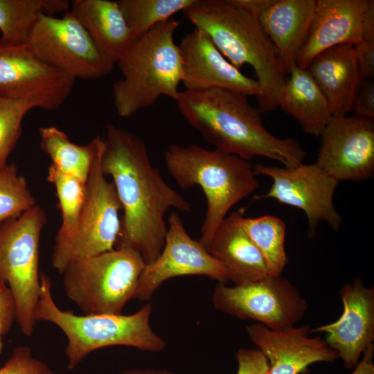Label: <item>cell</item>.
<instances>
[{
    "label": "cell",
    "instance_id": "6da1fadb",
    "mask_svg": "<svg viewBox=\"0 0 374 374\" xmlns=\"http://www.w3.org/2000/svg\"><path fill=\"white\" fill-rule=\"evenodd\" d=\"M104 141L101 168L112 177L123 211L114 248L132 249L148 265L163 248L168 211L189 212L191 205L152 166L146 145L138 136L108 124Z\"/></svg>",
    "mask_w": 374,
    "mask_h": 374
},
{
    "label": "cell",
    "instance_id": "7a4b0ae2",
    "mask_svg": "<svg viewBox=\"0 0 374 374\" xmlns=\"http://www.w3.org/2000/svg\"><path fill=\"white\" fill-rule=\"evenodd\" d=\"M176 103L188 125L216 150L249 161L264 157L287 168L303 163L305 152L299 143L271 134L246 95L218 88L185 89Z\"/></svg>",
    "mask_w": 374,
    "mask_h": 374
},
{
    "label": "cell",
    "instance_id": "3957f363",
    "mask_svg": "<svg viewBox=\"0 0 374 374\" xmlns=\"http://www.w3.org/2000/svg\"><path fill=\"white\" fill-rule=\"evenodd\" d=\"M183 13L195 28L208 35L233 66L239 69L245 64L251 66L261 89L256 97L259 112L277 108L285 75L258 20L229 0H195Z\"/></svg>",
    "mask_w": 374,
    "mask_h": 374
},
{
    "label": "cell",
    "instance_id": "277c9868",
    "mask_svg": "<svg viewBox=\"0 0 374 374\" xmlns=\"http://www.w3.org/2000/svg\"><path fill=\"white\" fill-rule=\"evenodd\" d=\"M164 161L180 188L197 186L205 195L207 208L198 240L205 249L230 209L260 187L250 161L216 149L172 144Z\"/></svg>",
    "mask_w": 374,
    "mask_h": 374
},
{
    "label": "cell",
    "instance_id": "5b68a950",
    "mask_svg": "<svg viewBox=\"0 0 374 374\" xmlns=\"http://www.w3.org/2000/svg\"><path fill=\"white\" fill-rule=\"evenodd\" d=\"M178 26L172 18L157 25L116 63L122 77L112 84V93L121 117L134 116L161 96L177 99L183 78L180 51L174 40Z\"/></svg>",
    "mask_w": 374,
    "mask_h": 374
},
{
    "label": "cell",
    "instance_id": "8992f818",
    "mask_svg": "<svg viewBox=\"0 0 374 374\" xmlns=\"http://www.w3.org/2000/svg\"><path fill=\"white\" fill-rule=\"evenodd\" d=\"M40 283L34 319L53 323L65 335L69 370L75 368L91 352L107 346H124L154 353L166 348L165 340L151 328L150 303L128 315H78L57 306L51 294V281L44 273L40 274Z\"/></svg>",
    "mask_w": 374,
    "mask_h": 374
},
{
    "label": "cell",
    "instance_id": "52a82bcc",
    "mask_svg": "<svg viewBox=\"0 0 374 374\" xmlns=\"http://www.w3.org/2000/svg\"><path fill=\"white\" fill-rule=\"evenodd\" d=\"M145 266L138 252L114 248L72 261L61 274L66 296L84 314H121L135 299Z\"/></svg>",
    "mask_w": 374,
    "mask_h": 374
},
{
    "label": "cell",
    "instance_id": "ba28073f",
    "mask_svg": "<svg viewBox=\"0 0 374 374\" xmlns=\"http://www.w3.org/2000/svg\"><path fill=\"white\" fill-rule=\"evenodd\" d=\"M46 222L44 211L36 204L0 226V276L13 296L16 321L27 337L36 323L34 312L41 289L39 241Z\"/></svg>",
    "mask_w": 374,
    "mask_h": 374
},
{
    "label": "cell",
    "instance_id": "9c48e42d",
    "mask_svg": "<svg viewBox=\"0 0 374 374\" xmlns=\"http://www.w3.org/2000/svg\"><path fill=\"white\" fill-rule=\"evenodd\" d=\"M103 150L90 169L85 200L74 231L66 240L54 243L51 264L60 274L72 261L115 247L121 230L122 206L112 181H107L102 170Z\"/></svg>",
    "mask_w": 374,
    "mask_h": 374
},
{
    "label": "cell",
    "instance_id": "30bf717a",
    "mask_svg": "<svg viewBox=\"0 0 374 374\" xmlns=\"http://www.w3.org/2000/svg\"><path fill=\"white\" fill-rule=\"evenodd\" d=\"M63 14L60 17L41 15L26 45L40 61L75 80H96L109 75L114 65L72 14Z\"/></svg>",
    "mask_w": 374,
    "mask_h": 374
},
{
    "label": "cell",
    "instance_id": "8fae6325",
    "mask_svg": "<svg viewBox=\"0 0 374 374\" xmlns=\"http://www.w3.org/2000/svg\"><path fill=\"white\" fill-rule=\"evenodd\" d=\"M212 301L217 310L273 330L295 326L308 307L297 288L282 275L233 286L218 283Z\"/></svg>",
    "mask_w": 374,
    "mask_h": 374
},
{
    "label": "cell",
    "instance_id": "7c38bea8",
    "mask_svg": "<svg viewBox=\"0 0 374 374\" xmlns=\"http://www.w3.org/2000/svg\"><path fill=\"white\" fill-rule=\"evenodd\" d=\"M253 170L256 176L265 175L272 179L268 192L257 199H274L302 210L307 217L310 233L314 231L321 221L335 231L339 229L341 217L333 203L339 182L316 163H302L291 168L259 163L253 166Z\"/></svg>",
    "mask_w": 374,
    "mask_h": 374
},
{
    "label": "cell",
    "instance_id": "4fadbf2b",
    "mask_svg": "<svg viewBox=\"0 0 374 374\" xmlns=\"http://www.w3.org/2000/svg\"><path fill=\"white\" fill-rule=\"evenodd\" d=\"M192 275L205 276L218 283L229 280L222 265L189 235L180 216L172 211L168 219L163 248L152 262L145 265L135 299L148 301L167 280Z\"/></svg>",
    "mask_w": 374,
    "mask_h": 374
},
{
    "label": "cell",
    "instance_id": "5bb4252c",
    "mask_svg": "<svg viewBox=\"0 0 374 374\" xmlns=\"http://www.w3.org/2000/svg\"><path fill=\"white\" fill-rule=\"evenodd\" d=\"M319 136L315 163L330 176L339 182L362 181L373 176V119L332 116Z\"/></svg>",
    "mask_w": 374,
    "mask_h": 374
},
{
    "label": "cell",
    "instance_id": "9a60e30c",
    "mask_svg": "<svg viewBox=\"0 0 374 374\" xmlns=\"http://www.w3.org/2000/svg\"><path fill=\"white\" fill-rule=\"evenodd\" d=\"M75 80L40 61L26 44L0 40V95L37 100L41 109H58Z\"/></svg>",
    "mask_w": 374,
    "mask_h": 374
},
{
    "label": "cell",
    "instance_id": "2e32d148",
    "mask_svg": "<svg viewBox=\"0 0 374 374\" xmlns=\"http://www.w3.org/2000/svg\"><path fill=\"white\" fill-rule=\"evenodd\" d=\"M182 82L187 90L224 89L249 96L261 93L258 82L242 73L220 51L203 30L194 28L179 45Z\"/></svg>",
    "mask_w": 374,
    "mask_h": 374
},
{
    "label": "cell",
    "instance_id": "e0dca14e",
    "mask_svg": "<svg viewBox=\"0 0 374 374\" xmlns=\"http://www.w3.org/2000/svg\"><path fill=\"white\" fill-rule=\"evenodd\" d=\"M339 294L343 303L340 317L311 332L325 333L328 345L337 353L345 367L352 369L364 351L373 344L374 288L355 278L345 285Z\"/></svg>",
    "mask_w": 374,
    "mask_h": 374
},
{
    "label": "cell",
    "instance_id": "ac0fdd59",
    "mask_svg": "<svg viewBox=\"0 0 374 374\" xmlns=\"http://www.w3.org/2000/svg\"><path fill=\"white\" fill-rule=\"evenodd\" d=\"M247 333L268 360L269 374H300L317 362H332L337 353L320 337H311L308 325L281 330L260 323L247 326Z\"/></svg>",
    "mask_w": 374,
    "mask_h": 374
},
{
    "label": "cell",
    "instance_id": "d6986e66",
    "mask_svg": "<svg viewBox=\"0 0 374 374\" xmlns=\"http://www.w3.org/2000/svg\"><path fill=\"white\" fill-rule=\"evenodd\" d=\"M373 3V0H317L296 65L306 69L314 57L326 50L357 44L362 39L365 18Z\"/></svg>",
    "mask_w": 374,
    "mask_h": 374
},
{
    "label": "cell",
    "instance_id": "ffe728a7",
    "mask_svg": "<svg viewBox=\"0 0 374 374\" xmlns=\"http://www.w3.org/2000/svg\"><path fill=\"white\" fill-rule=\"evenodd\" d=\"M244 217L243 208L226 215L206 248L222 265L229 280L235 285L256 281L271 275L262 253L242 226Z\"/></svg>",
    "mask_w": 374,
    "mask_h": 374
},
{
    "label": "cell",
    "instance_id": "44dd1931",
    "mask_svg": "<svg viewBox=\"0 0 374 374\" xmlns=\"http://www.w3.org/2000/svg\"><path fill=\"white\" fill-rule=\"evenodd\" d=\"M317 0H276L258 19L286 75L296 64L312 24Z\"/></svg>",
    "mask_w": 374,
    "mask_h": 374
},
{
    "label": "cell",
    "instance_id": "7402d4cb",
    "mask_svg": "<svg viewBox=\"0 0 374 374\" xmlns=\"http://www.w3.org/2000/svg\"><path fill=\"white\" fill-rule=\"evenodd\" d=\"M69 12L113 65L139 38L130 28L118 1L73 0Z\"/></svg>",
    "mask_w": 374,
    "mask_h": 374
},
{
    "label": "cell",
    "instance_id": "603a6c76",
    "mask_svg": "<svg viewBox=\"0 0 374 374\" xmlns=\"http://www.w3.org/2000/svg\"><path fill=\"white\" fill-rule=\"evenodd\" d=\"M325 97L332 116L351 112L361 81L353 45H339L317 55L306 68Z\"/></svg>",
    "mask_w": 374,
    "mask_h": 374
},
{
    "label": "cell",
    "instance_id": "cb8c5ba5",
    "mask_svg": "<svg viewBox=\"0 0 374 374\" xmlns=\"http://www.w3.org/2000/svg\"><path fill=\"white\" fill-rule=\"evenodd\" d=\"M278 96L277 105L294 118L303 131L319 136L332 118L329 103L306 69L294 65Z\"/></svg>",
    "mask_w": 374,
    "mask_h": 374
},
{
    "label": "cell",
    "instance_id": "d4e9b609",
    "mask_svg": "<svg viewBox=\"0 0 374 374\" xmlns=\"http://www.w3.org/2000/svg\"><path fill=\"white\" fill-rule=\"evenodd\" d=\"M41 149L49 157L51 164L61 172L87 181L96 157L105 147V141L97 135L87 145H78L55 126L39 129Z\"/></svg>",
    "mask_w": 374,
    "mask_h": 374
},
{
    "label": "cell",
    "instance_id": "484cf974",
    "mask_svg": "<svg viewBox=\"0 0 374 374\" xmlns=\"http://www.w3.org/2000/svg\"><path fill=\"white\" fill-rule=\"evenodd\" d=\"M70 5L67 0H0V40L26 44L41 15L64 13L69 11Z\"/></svg>",
    "mask_w": 374,
    "mask_h": 374
},
{
    "label": "cell",
    "instance_id": "4316f807",
    "mask_svg": "<svg viewBox=\"0 0 374 374\" xmlns=\"http://www.w3.org/2000/svg\"><path fill=\"white\" fill-rule=\"evenodd\" d=\"M242 226L262 253L273 276L281 275L288 262L285 249L286 226L279 217L265 215L242 218Z\"/></svg>",
    "mask_w": 374,
    "mask_h": 374
},
{
    "label": "cell",
    "instance_id": "83f0119b",
    "mask_svg": "<svg viewBox=\"0 0 374 374\" xmlns=\"http://www.w3.org/2000/svg\"><path fill=\"white\" fill-rule=\"evenodd\" d=\"M47 180L55 189L57 207L61 213L62 222L55 242L68 238L74 231L87 194V181L64 173L51 164Z\"/></svg>",
    "mask_w": 374,
    "mask_h": 374
},
{
    "label": "cell",
    "instance_id": "f1b7e54d",
    "mask_svg": "<svg viewBox=\"0 0 374 374\" xmlns=\"http://www.w3.org/2000/svg\"><path fill=\"white\" fill-rule=\"evenodd\" d=\"M195 0H119L117 1L132 30L141 37L157 25L184 12Z\"/></svg>",
    "mask_w": 374,
    "mask_h": 374
},
{
    "label": "cell",
    "instance_id": "f546056e",
    "mask_svg": "<svg viewBox=\"0 0 374 374\" xmlns=\"http://www.w3.org/2000/svg\"><path fill=\"white\" fill-rule=\"evenodd\" d=\"M41 109L39 102L30 98L0 95V170L21 137L22 121L33 109Z\"/></svg>",
    "mask_w": 374,
    "mask_h": 374
},
{
    "label": "cell",
    "instance_id": "4dcf8cb0",
    "mask_svg": "<svg viewBox=\"0 0 374 374\" xmlns=\"http://www.w3.org/2000/svg\"><path fill=\"white\" fill-rule=\"evenodd\" d=\"M36 204L26 179L18 174L15 164H8L0 170V226Z\"/></svg>",
    "mask_w": 374,
    "mask_h": 374
},
{
    "label": "cell",
    "instance_id": "1f68e13d",
    "mask_svg": "<svg viewBox=\"0 0 374 374\" xmlns=\"http://www.w3.org/2000/svg\"><path fill=\"white\" fill-rule=\"evenodd\" d=\"M0 374H55L44 362L34 357L30 347L21 346L12 350L0 368Z\"/></svg>",
    "mask_w": 374,
    "mask_h": 374
},
{
    "label": "cell",
    "instance_id": "d6a6232c",
    "mask_svg": "<svg viewBox=\"0 0 374 374\" xmlns=\"http://www.w3.org/2000/svg\"><path fill=\"white\" fill-rule=\"evenodd\" d=\"M361 80L374 78V29L363 31L362 39L354 45Z\"/></svg>",
    "mask_w": 374,
    "mask_h": 374
},
{
    "label": "cell",
    "instance_id": "836d02e7",
    "mask_svg": "<svg viewBox=\"0 0 374 374\" xmlns=\"http://www.w3.org/2000/svg\"><path fill=\"white\" fill-rule=\"evenodd\" d=\"M236 374H269L268 360L258 348H240L236 353Z\"/></svg>",
    "mask_w": 374,
    "mask_h": 374
},
{
    "label": "cell",
    "instance_id": "e575fe53",
    "mask_svg": "<svg viewBox=\"0 0 374 374\" xmlns=\"http://www.w3.org/2000/svg\"><path fill=\"white\" fill-rule=\"evenodd\" d=\"M16 321V306L13 296L5 280L0 276V355L3 337Z\"/></svg>",
    "mask_w": 374,
    "mask_h": 374
},
{
    "label": "cell",
    "instance_id": "d590c367",
    "mask_svg": "<svg viewBox=\"0 0 374 374\" xmlns=\"http://www.w3.org/2000/svg\"><path fill=\"white\" fill-rule=\"evenodd\" d=\"M351 112L354 116L374 119V81L362 80L353 101Z\"/></svg>",
    "mask_w": 374,
    "mask_h": 374
},
{
    "label": "cell",
    "instance_id": "8d00e7d4",
    "mask_svg": "<svg viewBox=\"0 0 374 374\" xmlns=\"http://www.w3.org/2000/svg\"><path fill=\"white\" fill-rule=\"evenodd\" d=\"M276 0H229L236 7L256 18L265 12Z\"/></svg>",
    "mask_w": 374,
    "mask_h": 374
},
{
    "label": "cell",
    "instance_id": "74e56055",
    "mask_svg": "<svg viewBox=\"0 0 374 374\" xmlns=\"http://www.w3.org/2000/svg\"><path fill=\"white\" fill-rule=\"evenodd\" d=\"M373 354L374 344H372L364 351L362 359L359 361L351 374H374Z\"/></svg>",
    "mask_w": 374,
    "mask_h": 374
},
{
    "label": "cell",
    "instance_id": "f35d334b",
    "mask_svg": "<svg viewBox=\"0 0 374 374\" xmlns=\"http://www.w3.org/2000/svg\"><path fill=\"white\" fill-rule=\"evenodd\" d=\"M121 374H174L170 371L165 369H152V368H135L125 370Z\"/></svg>",
    "mask_w": 374,
    "mask_h": 374
}]
</instances>
